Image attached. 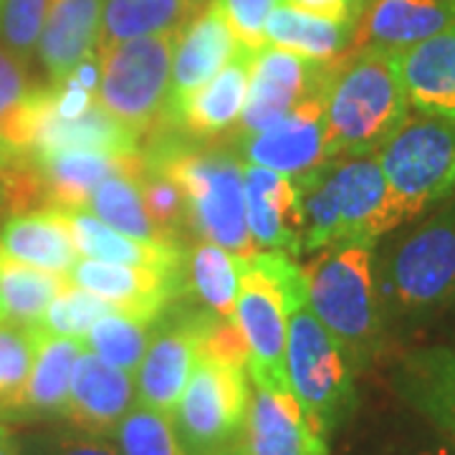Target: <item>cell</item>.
I'll return each mask as SVG.
<instances>
[{"mask_svg": "<svg viewBox=\"0 0 455 455\" xmlns=\"http://www.w3.org/2000/svg\"><path fill=\"white\" fill-rule=\"evenodd\" d=\"M142 155L178 180L188 208V228L197 241L223 245L238 259L260 253L248 230L243 160L230 145L193 142L170 127L149 134Z\"/></svg>", "mask_w": 455, "mask_h": 455, "instance_id": "1", "label": "cell"}, {"mask_svg": "<svg viewBox=\"0 0 455 455\" xmlns=\"http://www.w3.org/2000/svg\"><path fill=\"white\" fill-rule=\"evenodd\" d=\"M293 182L299 190V256L349 241H377L405 223L377 155L334 157Z\"/></svg>", "mask_w": 455, "mask_h": 455, "instance_id": "2", "label": "cell"}, {"mask_svg": "<svg viewBox=\"0 0 455 455\" xmlns=\"http://www.w3.org/2000/svg\"><path fill=\"white\" fill-rule=\"evenodd\" d=\"M410 116L397 53L347 51L326 84V157L377 155Z\"/></svg>", "mask_w": 455, "mask_h": 455, "instance_id": "3", "label": "cell"}, {"mask_svg": "<svg viewBox=\"0 0 455 455\" xmlns=\"http://www.w3.org/2000/svg\"><path fill=\"white\" fill-rule=\"evenodd\" d=\"M309 309L359 367L382 339L379 286L374 276V241H349L316 253L304 268Z\"/></svg>", "mask_w": 455, "mask_h": 455, "instance_id": "4", "label": "cell"}, {"mask_svg": "<svg viewBox=\"0 0 455 455\" xmlns=\"http://www.w3.org/2000/svg\"><path fill=\"white\" fill-rule=\"evenodd\" d=\"M307 299V276L291 256L260 251L253 259H243L233 319L248 344L245 370L253 385L266 390H291L286 372L289 314Z\"/></svg>", "mask_w": 455, "mask_h": 455, "instance_id": "5", "label": "cell"}, {"mask_svg": "<svg viewBox=\"0 0 455 455\" xmlns=\"http://www.w3.org/2000/svg\"><path fill=\"white\" fill-rule=\"evenodd\" d=\"M286 372L309 430L326 440L357 407L355 364L309 309V299L289 314Z\"/></svg>", "mask_w": 455, "mask_h": 455, "instance_id": "6", "label": "cell"}, {"mask_svg": "<svg viewBox=\"0 0 455 455\" xmlns=\"http://www.w3.org/2000/svg\"><path fill=\"white\" fill-rule=\"evenodd\" d=\"M178 36L160 33L132 38L99 53L101 82L97 101L140 140L164 124Z\"/></svg>", "mask_w": 455, "mask_h": 455, "instance_id": "7", "label": "cell"}, {"mask_svg": "<svg viewBox=\"0 0 455 455\" xmlns=\"http://www.w3.org/2000/svg\"><path fill=\"white\" fill-rule=\"evenodd\" d=\"M377 163L405 223L418 218L425 208L455 193V122L410 114L379 147Z\"/></svg>", "mask_w": 455, "mask_h": 455, "instance_id": "8", "label": "cell"}, {"mask_svg": "<svg viewBox=\"0 0 455 455\" xmlns=\"http://www.w3.org/2000/svg\"><path fill=\"white\" fill-rule=\"evenodd\" d=\"M251 400L245 367L197 355L172 410L180 443L190 455H208L241 443Z\"/></svg>", "mask_w": 455, "mask_h": 455, "instance_id": "9", "label": "cell"}, {"mask_svg": "<svg viewBox=\"0 0 455 455\" xmlns=\"http://www.w3.org/2000/svg\"><path fill=\"white\" fill-rule=\"evenodd\" d=\"M385 286L392 304L407 314L455 304V200L392 248Z\"/></svg>", "mask_w": 455, "mask_h": 455, "instance_id": "10", "label": "cell"}, {"mask_svg": "<svg viewBox=\"0 0 455 455\" xmlns=\"http://www.w3.org/2000/svg\"><path fill=\"white\" fill-rule=\"evenodd\" d=\"M334 61H311L271 44L256 51L251 59L248 97L233 140L268 130L307 99L326 94Z\"/></svg>", "mask_w": 455, "mask_h": 455, "instance_id": "11", "label": "cell"}, {"mask_svg": "<svg viewBox=\"0 0 455 455\" xmlns=\"http://www.w3.org/2000/svg\"><path fill=\"white\" fill-rule=\"evenodd\" d=\"M208 309L193 307L188 291L157 316L145 359L137 367V405L172 415L200 349V322Z\"/></svg>", "mask_w": 455, "mask_h": 455, "instance_id": "12", "label": "cell"}, {"mask_svg": "<svg viewBox=\"0 0 455 455\" xmlns=\"http://www.w3.org/2000/svg\"><path fill=\"white\" fill-rule=\"evenodd\" d=\"M324 99L326 94L307 99L274 127L235 140L238 157L243 164L266 167L291 180L319 170L329 160Z\"/></svg>", "mask_w": 455, "mask_h": 455, "instance_id": "13", "label": "cell"}, {"mask_svg": "<svg viewBox=\"0 0 455 455\" xmlns=\"http://www.w3.org/2000/svg\"><path fill=\"white\" fill-rule=\"evenodd\" d=\"M68 278L71 283L109 301L114 309L145 322H157V316L188 291L185 274H164L142 266H122L92 259L76 260Z\"/></svg>", "mask_w": 455, "mask_h": 455, "instance_id": "14", "label": "cell"}, {"mask_svg": "<svg viewBox=\"0 0 455 455\" xmlns=\"http://www.w3.org/2000/svg\"><path fill=\"white\" fill-rule=\"evenodd\" d=\"M251 59L253 51H238V56H233L212 79L167 114L164 127L178 130L193 142H220L228 134L233 137L248 97Z\"/></svg>", "mask_w": 455, "mask_h": 455, "instance_id": "15", "label": "cell"}, {"mask_svg": "<svg viewBox=\"0 0 455 455\" xmlns=\"http://www.w3.org/2000/svg\"><path fill=\"white\" fill-rule=\"evenodd\" d=\"M134 405V374L114 367L86 349L76 362L61 418L84 435L109 438Z\"/></svg>", "mask_w": 455, "mask_h": 455, "instance_id": "16", "label": "cell"}, {"mask_svg": "<svg viewBox=\"0 0 455 455\" xmlns=\"http://www.w3.org/2000/svg\"><path fill=\"white\" fill-rule=\"evenodd\" d=\"M455 26V0H370L355 20L352 49L400 51Z\"/></svg>", "mask_w": 455, "mask_h": 455, "instance_id": "17", "label": "cell"}, {"mask_svg": "<svg viewBox=\"0 0 455 455\" xmlns=\"http://www.w3.org/2000/svg\"><path fill=\"white\" fill-rule=\"evenodd\" d=\"M241 44L230 31L228 20L218 11V5L208 0L178 36V46L172 56V79H170V104L167 114L178 107L185 97L212 79L223 66L238 56ZM164 114V119H167ZM164 127V124H163Z\"/></svg>", "mask_w": 455, "mask_h": 455, "instance_id": "18", "label": "cell"}, {"mask_svg": "<svg viewBox=\"0 0 455 455\" xmlns=\"http://www.w3.org/2000/svg\"><path fill=\"white\" fill-rule=\"evenodd\" d=\"M243 443L248 455H329L326 440H319L307 425L291 390H251Z\"/></svg>", "mask_w": 455, "mask_h": 455, "instance_id": "19", "label": "cell"}, {"mask_svg": "<svg viewBox=\"0 0 455 455\" xmlns=\"http://www.w3.org/2000/svg\"><path fill=\"white\" fill-rule=\"evenodd\" d=\"M392 385L400 400L455 443L453 347H425L405 355L392 374Z\"/></svg>", "mask_w": 455, "mask_h": 455, "instance_id": "20", "label": "cell"}, {"mask_svg": "<svg viewBox=\"0 0 455 455\" xmlns=\"http://www.w3.org/2000/svg\"><path fill=\"white\" fill-rule=\"evenodd\" d=\"M245 215L259 251L299 256V190L296 182L274 170L243 164Z\"/></svg>", "mask_w": 455, "mask_h": 455, "instance_id": "21", "label": "cell"}, {"mask_svg": "<svg viewBox=\"0 0 455 455\" xmlns=\"http://www.w3.org/2000/svg\"><path fill=\"white\" fill-rule=\"evenodd\" d=\"M31 160L46 190L49 205L86 208L92 193L104 180L122 172H132V175L140 172L142 152L134 157H119L94 149H56V152H36L31 155Z\"/></svg>", "mask_w": 455, "mask_h": 455, "instance_id": "22", "label": "cell"}, {"mask_svg": "<svg viewBox=\"0 0 455 455\" xmlns=\"http://www.w3.org/2000/svg\"><path fill=\"white\" fill-rule=\"evenodd\" d=\"M56 208V205H51ZM71 230L76 251L92 260L122 263V266H142L164 274H185V248L180 243H155L140 241L101 223L97 215L86 208H56Z\"/></svg>", "mask_w": 455, "mask_h": 455, "instance_id": "23", "label": "cell"}, {"mask_svg": "<svg viewBox=\"0 0 455 455\" xmlns=\"http://www.w3.org/2000/svg\"><path fill=\"white\" fill-rule=\"evenodd\" d=\"M397 66L415 112L455 122V26L400 51Z\"/></svg>", "mask_w": 455, "mask_h": 455, "instance_id": "24", "label": "cell"}, {"mask_svg": "<svg viewBox=\"0 0 455 455\" xmlns=\"http://www.w3.org/2000/svg\"><path fill=\"white\" fill-rule=\"evenodd\" d=\"M104 0H49L38 56L51 82H61L84 59L94 56Z\"/></svg>", "mask_w": 455, "mask_h": 455, "instance_id": "25", "label": "cell"}, {"mask_svg": "<svg viewBox=\"0 0 455 455\" xmlns=\"http://www.w3.org/2000/svg\"><path fill=\"white\" fill-rule=\"evenodd\" d=\"M0 256L68 276L79 260L71 230L56 208L8 215L0 226Z\"/></svg>", "mask_w": 455, "mask_h": 455, "instance_id": "26", "label": "cell"}, {"mask_svg": "<svg viewBox=\"0 0 455 455\" xmlns=\"http://www.w3.org/2000/svg\"><path fill=\"white\" fill-rule=\"evenodd\" d=\"M84 352H86L84 339L53 337L41 329L31 374L16 397V403L5 412V418L33 420V418L61 415L68 390H71V377H74L76 362L82 359Z\"/></svg>", "mask_w": 455, "mask_h": 455, "instance_id": "27", "label": "cell"}, {"mask_svg": "<svg viewBox=\"0 0 455 455\" xmlns=\"http://www.w3.org/2000/svg\"><path fill=\"white\" fill-rule=\"evenodd\" d=\"M208 0H104L97 53L132 38L180 33Z\"/></svg>", "mask_w": 455, "mask_h": 455, "instance_id": "28", "label": "cell"}, {"mask_svg": "<svg viewBox=\"0 0 455 455\" xmlns=\"http://www.w3.org/2000/svg\"><path fill=\"white\" fill-rule=\"evenodd\" d=\"M355 20H331L278 3L266 20V44L311 61H334L352 49Z\"/></svg>", "mask_w": 455, "mask_h": 455, "instance_id": "29", "label": "cell"}, {"mask_svg": "<svg viewBox=\"0 0 455 455\" xmlns=\"http://www.w3.org/2000/svg\"><path fill=\"white\" fill-rule=\"evenodd\" d=\"M241 266L243 259L233 256L223 245L197 241L190 248L185 263V286L203 309L223 319L235 314L238 289H241Z\"/></svg>", "mask_w": 455, "mask_h": 455, "instance_id": "30", "label": "cell"}, {"mask_svg": "<svg viewBox=\"0 0 455 455\" xmlns=\"http://www.w3.org/2000/svg\"><path fill=\"white\" fill-rule=\"evenodd\" d=\"M68 283V276L0 256V319L13 324L38 326L51 301Z\"/></svg>", "mask_w": 455, "mask_h": 455, "instance_id": "31", "label": "cell"}, {"mask_svg": "<svg viewBox=\"0 0 455 455\" xmlns=\"http://www.w3.org/2000/svg\"><path fill=\"white\" fill-rule=\"evenodd\" d=\"M86 211L97 215L101 223L124 233V235L140 238V241L170 243V241H164L163 233L157 230L152 218L147 215L137 172L134 175L122 172V175L104 180L89 197Z\"/></svg>", "mask_w": 455, "mask_h": 455, "instance_id": "32", "label": "cell"}, {"mask_svg": "<svg viewBox=\"0 0 455 455\" xmlns=\"http://www.w3.org/2000/svg\"><path fill=\"white\" fill-rule=\"evenodd\" d=\"M152 329H155V322H145V319L114 309L94 322L84 341H86V349L94 352L99 359L134 374L145 359Z\"/></svg>", "mask_w": 455, "mask_h": 455, "instance_id": "33", "label": "cell"}, {"mask_svg": "<svg viewBox=\"0 0 455 455\" xmlns=\"http://www.w3.org/2000/svg\"><path fill=\"white\" fill-rule=\"evenodd\" d=\"M112 438L122 455H190L180 443L172 415L155 407H132Z\"/></svg>", "mask_w": 455, "mask_h": 455, "instance_id": "34", "label": "cell"}, {"mask_svg": "<svg viewBox=\"0 0 455 455\" xmlns=\"http://www.w3.org/2000/svg\"><path fill=\"white\" fill-rule=\"evenodd\" d=\"M137 180H140L147 215L163 233L164 241L180 243V238L185 233H190L188 208H185V196H182L180 182L164 170L163 164L147 160L145 155H142V167L137 172Z\"/></svg>", "mask_w": 455, "mask_h": 455, "instance_id": "35", "label": "cell"}, {"mask_svg": "<svg viewBox=\"0 0 455 455\" xmlns=\"http://www.w3.org/2000/svg\"><path fill=\"white\" fill-rule=\"evenodd\" d=\"M38 337V326L13 324L0 319V418H5L31 374Z\"/></svg>", "mask_w": 455, "mask_h": 455, "instance_id": "36", "label": "cell"}, {"mask_svg": "<svg viewBox=\"0 0 455 455\" xmlns=\"http://www.w3.org/2000/svg\"><path fill=\"white\" fill-rule=\"evenodd\" d=\"M114 311L109 301L99 299L97 293L86 291L76 283H68L64 291L59 293L41 319V329L53 337H74V339H86L89 329L104 314Z\"/></svg>", "mask_w": 455, "mask_h": 455, "instance_id": "37", "label": "cell"}, {"mask_svg": "<svg viewBox=\"0 0 455 455\" xmlns=\"http://www.w3.org/2000/svg\"><path fill=\"white\" fill-rule=\"evenodd\" d=\"M49 0H5L0 13V36L11 51L26 59L38 49V38L44 31Z\"/></svg>", "mask_w": 455, "mask_h": 455, "instance_id": "38", "label": "cell"}, {"mask_svg": "<svg viewBox=\"0 0 455 455\" xmlns=\"http://www.w3.org/2000/svg\"><path fill=\"white\" fill-rule=\"evenodd\" d=\"M235 33L241 49L256 51L266 46V20L281 0H212Z\"/></svg>", "mask_w": 455, "mask_h": 455, "instance_id": "39", "label": "cell"}, {"mask_svg": "<svg viewBox=\"0 0 455 455\" xmlns=\"http://www.w3.org/2000/svg\"><path fill=\"white\" fill-rule=\"evenodd\" d=\"M31 89L23 59L13 51L0 49V119L13 112L31 94Z\"/></svg>", "mask_w": 455, "mask_h": 455, "instance_id": "40", "label": "cell"}, {"mask_svg": "<svg viewBox=\"0 0 455 455\" xmlns=\"http://www.w3.org/2000/svg\"><path fill=\"white\" fill-rule=\"evenodd\" d=\"M46 455H122L116 451V445L107 443L104 438L94 435H59L49 445Z\"/></svg>", "mask_w": 455, "mask_h": 455, "instance_id": "41", "label": "cell"}, {"mask_svg": "<svg viewBox=\"0 0 455 455\" xmlns=\"http://www.w3.org/2000/svg\"><path fill=\"white\" fill-rule=\"evenodd\" d=\"M283 3L331 20H357L362 11V0H283Z\"/></svg>", "mask_w": 455, "mask_h": 455, "instance_id": "42", "label": "cell"}, {"mask_svg": "<svg viewBox=\"0 0 455 455\" xmlns=\"http://www.w3.org/2000/svg\"><path fill=\"white\" fill-rule=\"evenodd\" d=\"M382 455H455V443L451 438H430L425 443H415V445H400V448H390Z\"/></svg>", "mask_w": 455, "mask_h": 455, "instance_id": "43", "label": "cell"}, {"mask_svg": "<svg viewBox=\"0 0 455 455\" xmlns=\"http://www.w3.org/2000/svg\"><path fill=\"white\" fill-rule=\"evenodd\" d=\"M0 455H23L20 453V448H18L16 438L0 425Z\"/></svg>", "mask_w": 455, "mask_h": 455, "instance_id": "44", "label": "cell"}, {"mask_svg": "<svg viewBox=\"0 0 455 455\" xmlns=\"http://www.w3.org/2000/svg\"><path fill=\"white\" fill-rule=\"evenodd\" d=\"M208 455H248L245 453L243 443H235V445H230V448H223V451H215V453Z\"/></svg>", "mask_w": 455, "mask_h": 455, "instance_id": "45", "label": "cell"}, {"mask_svg": "<svg viewBox=\"0 0 455 455\" xmlns=\"http://www.w3.org/2000/svg\"><path fill=\"white\" fill-rule=\"evenodd\" d=\"M5 155H13V152H8V149H3V147H0V157H5Z\"/></svg>", "mask_w": 455, "mask_h": 455, "instance_id": "46", "label": "cell"}]
</instances>
